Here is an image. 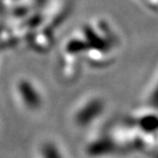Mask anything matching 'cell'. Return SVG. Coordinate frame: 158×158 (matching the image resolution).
<instances>
[{
  "label": "cell",
  "mask_w": 158,
  "mask_h": 158,
  "mask_svg": "<svg viewBox=\"0 0 158 158\" xmlns=\"http://www.w3.org/2000/svg\"><path fill=\"white\" fill-rule=\"evenodd\" d=\"M104 103L98 97H88L81 101L72 113V123L75 128L85 130L101 117Z\"/></svg>",
  "instance_id": "6da1fadb"
},
{
  "label": "cell",
  "mask_w": 158,
  "mask_h": 158,
  "mask_svg": "<svg viewBox=\"0 0 158 158\" xmlns=\"http://www.w3.org/2000/svg\"><path fill=\"white\" fill-rule=\"evenodd\" d=\"M39 158H68L63 148L54 139H45L38 148Z\"/></svg>",
  "instance_id": "277c9868"
},
{
  "label": "cell",
  "mask_w": 158,
  "mask_h": 158,
  "mask_svg": "<svg viewBox=\"0 0 158 158\" xmlns=\"http://www.w3.org/2000/svg\"><path fill=\"white\" fill-rule=\"evenodd\" d=\"M17 88L18 95L20 96V100L23 101L25 108L32 111L39 110L42 104V98L35 87L27 81H20Z\"/></svg>",
  "instance_id": "3957f363"
},
{
  "label": "cell",
  "mask_w": 158,
  "mask_h": 158,
  "mask_svg": "<svg viewBox=\"0 0 158 158\" xmlns=\"http://www.w3.org/2000/svg\"><path fill=\"white\" fill-rule=\"evenodd\" d=\"M122 150V147L119 145L117 139L114 135H102L95 137L85 145V152L89 156L95 158L109 157L116 155Z\"/></svg>",
  "instance_id": "7a4b0ae2"
}]
</instances>
